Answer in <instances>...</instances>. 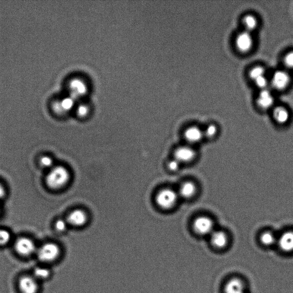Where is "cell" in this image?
Wrapping results in <instances>:
<instances>
[{"label": "cell", "mask_w": 293, "mask_h": 293, "mask_svg": "<svg viewBox=\"0 0 293 293\" xmlns=\"http://www.w3.org/2000/svg\"><path fill=\"white\" fill-rule=\"evenodd\" d=\"M69 171L63 166H56L51 169L46 178L48 186L52 189H61L69 180Z\"/></svg>", "instance_id": "obj_1"}, {"label": "cell", "mask_w": 293, "mask_h": 293, "mask_svg": "<svg viewBox=\"0 0 293 293\" xmlns=\"http://www.w3.org/2000/svg\"><path fill=\"white\" fill-rule=\"evenodd\" d=\"M61 250L58 245L47 243L41 246L37 251L38 259L41 262H52L59 259Z\"/></svg>", "instance_id": "obj_2"}, {"label": "cell", "mask_w": 293, "mask_h": 293, "mask_svg": "<svg viewBox=\"0 0 293 293\" xmlns=\"http://www.w3.org/2000/svg\"><path fill=\"white\" fill-rule=\"evenodd\" d=\"M178 198V194L173 190L167 189L161 190L156 197V202L163 209H170L175 206Z\"/></svg>", "instance_id": "obj_3"}, {"label": "cell", "mask_w": 293, "mask_h": 293, "mask_svg": "<svg viewBox=\"0 0 293 293\" xmlns=\"http://www.w3.org/2000/svg\"><path fill=\"white\" fill-rule=\"evenodd\" d=\"M214 222L211 218L206 216H199L193 223L194 231L200 235H211L214 231Z\"/></svg>", "instance_id": "obj_4"}, {"label": "cell", "mask_w": 293, "mask_h": 293, "mask_svg": "<svg viewBox=\"0 0 293 293\" xmlns=\"http://www.w3.org/2000/svg\"><path fill=\"white\" fill-rule=\"evenodd\" d=\"M253 46L254 40L251 33L244 31L237 35L235 39V46L240 52H249L252 49Z\"/></svg>", "instance_id": "obj_5"}, {"label": "cell", "mask_w": 293, "mask_h": 293, "mask_svg": "<svg viewBox=\"0 0 293 293\" xmlns=\"http://www.w3.org/2000/svg\"><path fill=\"white\" fill-rule=\"evenodd\" d=\"M68 88L69 96L75 100L84 97L88 91L87 85L85 81L79 78L71 80L69 82Z\"/></svg>", "instance_id": "obj_6"}, {"label": "cell", "mask_w": 293, "mask_h": 293, "mask_svg": "<svg viewBox=\"0 0 293 293\" xmlns=\"http://www.w3.org/2000/svg\"><path fill=\"white\" fill-rule=\"evenodd\" d=\"M291 82V76L287 72L278 70L273 73L270 84L277 90H285Z\"/></svg>", "instance_id": "obj_7"}, {"label": "cell", "mask_w": 293, "mask_h": 293, "mask_svg": "<svg viewBox=\"0 0 293 293\" xmlns=\"http://www.w3.org/2000/svg\"><path fill=\"white\" fill-rule=\"evenodd\" d=\"M74 98L68 96L57 99L52 104L54 113L59 115H64L72 110L75 106Z\"/></svg>", "instance_id": "obj_8"}, {"label": "cell", "mask_w": 293, "mask_h": 293, "mask_svg": "<svg viewBox=\"0 0 293 293\" xmlns=\"http://www.w3.org/2000/svg\"><path fill=\"white\" fill-rule=\"evenodd\" d=\"M15 247L17 252L23 256H31L36 250V246L33 240L27 237L18 238L16 242Z\"/></svg>", "instance_id": "obj_9"}, {"label": "cell", "mask_w": 293, "mask_h": 293, "mask_svg": "<svg viewBox=\"0 0 293 293\" xmlns=\"http://www.w3.org/2000/svg\"><path fill=\"white\" fill-rule=\"evenodd\" d=\"M175 159L181 163H189L195 158L196 152L190 146H180L175 150Z\"/></svg>", "instance_id": "obj_10"}, {"label": "cell", "mask_w": 293, "mask_h": 293, "mask_svg": "<svg viewBox=\"0 0 293 293\" xmlns=\"http://www.w3.org/2000/svg\"><path fill=\"white\" fill-rule=\"evenodd\" d=\"M19 288L23 293H37L39 284L34 277L25 276L19 281Z\"/></svg>", "instance_id": "obj_11"}, {"label": "cell", "mask_w": 293, "mask_h": 293, "mask_svg": "<svg viewBox=\"0 0 293 293\" xmlns=\"http://www.w3.org/2000/svg\"><path fill=\"white\" fill-rule=\"evenodd\" d=\"M275 97L269 90H261L257 98L258 106L263 110L270 109L275 104Z\"/></svg>", "instance_id": "obj_12"}, {"label": "cell", "mask_w": 293, "mask_h": 293, "mask_svg": "<svg viewBox=\"0 0 293 293\" xmlns=\"http://www.w3.org/2000/svg\"><path fill=\"white\" fill-rule=\"evenodd\" d=\"M184 138L190 144L198 143L205 137L203 130L196 126H191L184 133Z\"/></svg>", "instance_id": "obj_13"}, {"label": "cell", "mask_w": 293, "mask_h": 293, "mask_svg": "<svg viewBox=\"0 0 293 293\" xmlns=\"http://www.w3.org/2000/svg\"><path fill=\"white\" fill-rule=\"evenodd\" d=\"M68 224L76 227L83 226L87 221V215L81 210H76L69 214L67 220Z\"/></svg>", "instance_id": "obj_14"}, {"label": "cell", "mask_w": 293, "mask_h": 293, "mask_svg": "<svg viewBox=\"0 0 293 293\" xmlns=\"http://www.w3.org/2000/svg\"><path fill=\"white\" fill-rule=\"evenodd\" d=\"M280 249L286 253L293 251V231L284 232L278 240Z\"/></svg>", "instance_id": "obj_15"}, {"label": "cell", "mask_w": 293, "mask_h": 293, "mask_svg": "<svg viewBox=\"0 0 293 293\" xmlns=\"http://www.w3.org/2000/svg\"><path fill=\"white\" fill-rule=\"evenodd\" d=\"M211 243L216 248H223L227 246L228 235L224 231H214L211 234Z\"/></svg>", "instance_id": "obj_16"}, {"label": "cell", "mask_w": 293, "mask_h": 293, "mask_svg": "<svg viewBox=\"0 0 293 293\" xmlns=\"http://www.w3.org/2000/svg\"><path fill=\"white\" fill-rule=\"evenodd\" d=\"M225 293H245L244 282L240 279L232 278L226 283Z\"/></svg>", "instance_id": "obj_17"}, {"label": "cell", "mask_w": 293, "mask_h": 293, "mask_svg": "<svg viewBox=\"0 0 293 293\" xmlns=\"http://www.w3.org/2000/svg\"><path fill=\"white\" fill-rule=\"evenodd\" d=\"M196 191L197 187L195 183L192 181H186L181 184L179 190V194L183 198L190 199L195 196Z\"/></svg>", "instance_id": "obj_18"}, {"label": "cell", "mask_w": 293, "mask_h": 293, "mask_svg": "<svg viewBox=\"0 0 293 293\" xmlns=\"http://www.w3.org/2000/svg\"><path fill=\"white\" fill-rule=\"evenodd\" d=\"M273 117L277 123L285 124L288 122L291 114L287 108L283 106H278L274 109Z\"/></svg>", "instance_id": "obj_19"}, {"label": "cell", "mask_w": 293, "mask_h": 293, "mask_svg": "<svg viewBox=\"0 0 293 293\" xmlns=\"http://www.w3.org/2000/svg\"><path fill=\"white\" fill-rule=\"evenodd\" d=\"M243 23L245 31L251 33L256 30L259 26V21L257 18L253 15H246L243 18Z\"/></svg>", "instance_id": "obj_20"}, {"label": "cell", "mask_w": 293, "mask_h": 293, "mask_svg": "<svg viewBox=\"0 0 293 293\" xmlns=\"http://www.w3.org/2000/svg\"><path fill=\"white\" fill-rule=\"evenodd\" d=\"M260 240L261 243L267 246H272L277 241L275 234L270 231H265L261 234Z\"/></svg>", "instance_id": "obj_21"}, {"label": "cell", "mask_w": 293, "mask_h": 293, "mask_svg": "<svg viewBox=\"0 0 293 293\" xmlns=\"http://www.w3.org/2000/svg\"><path fill=\"white\" fill-rule=\"evenodd\" d=\"M265 75L266 69L261 65L255 66L249 72L250 78L253 81H256V80L265 76Z\"/></svg>", "instance_id": "obj_22"}, {"label": "cell", "mask_w": 293, "mask_h": 293, "mask_svg": "<svg viewBox=\"0 0 293 293\" xmlns=\"http://www.w3.org/2000/svg\"><path fill=\"white\" fill-rule=\"evenodd\" d=\"M33 274L34 278L37 280L46 279L50 276V272L46 267H38L34 270Z\"/></svg>", "instance_id": "obj_23"}, {"label": "cell", "mask_w": 293, "mask_h": 293, "mask_svg": "<svg viewBox=\"0 0 293 293\" xmlns=\"http://www.w3.org/2000/svg\"><path fill=\"white\" fill-rule=\"evenodd\" d=\"M203 132L204 135H205V137H206L207 138H214V137L217 135L218 127L215 124H209V125L206 127V130H203Z\"/></svg>", "instance_id": "obj_24"}, {"label": "cell", "mask_w": 293, "mask_h": 293, "mask_svg": "<svg viewBox=\"0 0 293 293\" xmlns=\"http://www.w3.org/2000/svg\"><path fill=\"white\" fill-rule=\"evenodd\" d=\"M10 240V233L4 229H0V246L7 244Z\"/></svg>", "instance_id": "obj_25"}, {"label": "cell", "mask_w": 293, "mask_h": 293, "mask_svg": "<svg viewBox=\"0 0 293 293\" xmlns=\"http://www.w3.org/2000/svg\"><path fill=\"white\" fill-rule=\"evenodd\" d=\"M254 82L257 87L260 88L261 90H266L269 84L268 79L266 77V76L256 80V81H254Z\"/></svg>", "instance_id": "obj_26"}, {"label": "cell", "mask_w": 293, "mask_h": 293, "mask_svg": "<svg viewBox=\"0 0 293 293\" xmlns=\"http://www.w3.org/2000/svg\"><path fill=\"white\" fill-rule=\"evenodd\" d=\"M283 62L286 67L293 69V51L286 54L283 59Z\"/></svg>", "instance_id": "obj_27"}, {"label": "cell", "mask_w": 293, "mask_h": 293, "mask_svg": "<svg viewBox=\"0 0 293 293\" xmlns=\"http://www.w3.org/2000/svg\"><path fill=\"white\" fill-rule=\"evenodd\" d=\"M40 163L43 167L49 168L52 166L53 161L49 156H44V157L41 158Z\"/></svg>", "instance_id": "obj_28"}, {"label": "cell", "mask_w": 293, "mask_h": 293, "mask_svg": "<svg viewBox=\"0 0 293 293\" xmlns=\"http://www.w3.org/2000/svg\"><path fill=\"white\" fill-rule=\"evenodd\" d=\"M89 108L87 105L82 104L79 105L77 108V114L80 117H83L87 115L89 113Z\"/></svg>", "instance_id": "obj_29"}, {"label": "cell", "mask_w": 293, "mask_h": 293, "mask_svg": "<svg viewBox=\"0 0 293 293\" xmlns=\"http://www.w3.org/2000/svg\"><path fill=\"white\" fill-rule=\"evenodd\" d=\"M68 222L63 219H59L56 222L55 228L56 230L59 232H64L67 228Z\"/></svg>", "instance_id": "obj_30"}, {"label": "cell", "mask_w": 293, "mask_h": 293, "mask_svg": "<svg viewBox=\"0 0 293 293\" xmlns=\"http://www.w3.org/2000/svg\"><path fill=\"white\" fill-rule=\"evenodd\" d=\"M180 164L179 162L177 161L176 159H174L168 163V167L172 171H176L179 169Z\"/></svg>", "instance_id": "obj_31"}, {"label": "cell", "mask_w": 293, "mask_h": 293, "mask_svg": "<svg viewBox=\"0 0 293 293\" xmlns=\"http://www.w3.org/2000/svg\"><path fill=\"white\" fill-rule=\"evenodd\" d=\"M6 192L4 186L1 183H0V200L3 198L5 195Z\"/></svg>", "instance_id": "obj_32"}]
</instances>
